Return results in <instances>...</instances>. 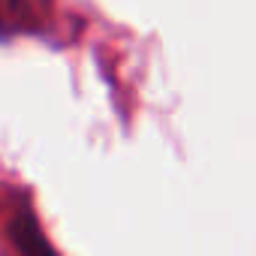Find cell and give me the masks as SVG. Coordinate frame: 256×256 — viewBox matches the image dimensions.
I'll return each instance as SVG.
<instances>
[{"instance_id": "cell-1", "label": "cell", "mask_w": 256, "mask_h": 256, "mask_svg": "<svg viewBox=\"0 0 256 256\" xmlns=\"http://www.w3.org/2000/svg\"><path fill=\"white\" fill-rule=\"evenodd\" d=\"M18 223H22V226H16V232H18V244H22L24 256H52V250L46 247V241H42L36 223H34L30 217H24V220H18Z\"/></svg>"}]
</instances>
